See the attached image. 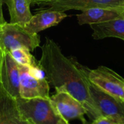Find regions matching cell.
Listing matches in <instances>:
<instances>
[{"mask_svg": "<svg viewBox=\"0 0 124 124\" xmlns=\"http://www.w3.org/2000/svg\"><path fill=\"white\" fill-rule=\"evenodd\" d=\"M4 3V0H0V25L5 23L6 20H4L3 15V4Z\"/></svg>", "mask_w": 124, "mask_h": 124, "instance_id": "17", "label": "cell"}, {"mask_svg": "<svg viewBox=\"0 0 124 124\" xmlns=\"http://www.w3.org/2000/svg\"><path fill=\"white\" fill-rule=\"evenodd\" d=\"M41 52L39 65L55 90L67 92L78 100L92 121L102 116L90 94L86 69L64 55L57 44L49 38L41 46Z\"/></svg>", "mask_w": 124, "mask_h": 124, "instance_id": "1", "label": "cell"}, {"mask_svg": "<svg viewBox=\"0 0 124 124\" xmlns=\"http://www.w3.org/2000/svg\"><path fill=\"white\" fill-rule=\"evenodd\" d=\"M19 65L20 97L24 99L50 98L49 83L39 65L26 67Z\"/></svg>", "mask_w": 124, "mask_h": 124, "instance_id": "3", "label": "cell"}, {"mask_svg": "<svg viewBox=\"0 0 124 124\" xmlns=\"http://www.w3.org/2000/svg\"><path fill=\"white\" fill-rule=\"evenodd\" d=\"M67 17L68 15L64 12L46 9L33 15L23 27L31 33H38L44 29L58 25Z\"/></svg>", "mask_w": 124, "mask_h": 124, "instance_id": "12", "label": "cell"}, {"mask_svg": "<svg viewBox=\"0 0 124 124\" xmlns=\"http://www.w3.org/2000/svg\"><path fill=\"white\" fill-rule=\"evenodd\" d=\"M38 33H31L23 25L5 23L0 25V49L10 52L18 48H27L31 52L40 46Z\"/></svg>", "mask_w": 124, "mask_h": 124, "instance_id": "4", "label": "cell"}, {"mask_svg": "<svg viewBox=\"0 0 124 124\" xmlns=\"http://www.w3.org/2000/svg\"><path fill=\"white\" fill-rule=\"evenodd\" d=\"M124 16V7H97L88 9L76 15L79 25L102 23Z\"/></svg>", "mask_w": 124, "mask_h": 124, "instance_id": "11", "label": "cell"}, {"mask_svg": "<svg viewBox=\"0 0 124 124\" xmlns=\"http://www.w3.org/2000/svg\"><path fill=\"white\" fill-rule=\"evenodd\" d=\"M88 124H89V123H88Z\"/></svg>", "mask_w": 124, "mask_h": 124, "instance_id": "20", "label": "cell"}, {"mask_svg": "<svg viewBox=\"0 0 124 124\" xmlns=\"http://www.w3.org/2000/svg\"><path fill=\"white\" fill-rule=\"evenodd\" d=\"M50 99L57 112L65 121L70 122L73 120H80L82 124L86 121L84 118L86 115L85 108L68 92L56 91Z\"/></svg>", "mask_w": 124, "mask_h": 124, "instance_id": "7", "label": "cell"}, {"mask_svg": "<svg viewBox=\"0 0 124 124\" xmlns=\"http://www.w3.org/2000/svg\"><path fill=\"white\" fill-rule=\"evenodd\" d=\"M90 94L102 116L124 124V101L113 97L90 83Z\"/></svg>", "mask_w": 124, "mask_h": 124, "instance_id": "6", "label": "cell"}, {"mask_svg": "<svg viewBox=\"0 0 124 124\" xmlns=\"http://www.w3.org/2000/svg\"><path fill=\"white\" fill-rule=\"evenodd\" d=\"M94 39L118 38L124 41V16L108 22L90 25Z\"/></svg>", "mask_w": 124, "mask_h": 124, "instance_id": "13", "label": "cell"}, {"mask_svg": "<svg viewBox=\"0 0 124 124\" xmlns=\"http://www.w3.org/2000/svg\"><path fill=\"white\" fill-rule=\"evenodd\" d=\"M10 17V23L24 26L33 17L29 0H4Z\"/></svg>", "mask_w": 124, "mask_h": 124, "instance_id": "14", "label": "cell"}, {"mask_svg": "<svg viewBox=\"0 0 124 124\" xmlns=\"http://www.w3.org/2000/svg\"><path fill=\"white\" fill-rule=\"evenodd\" d=\"M31 1V3H33V4H44L50 1H53L55 0H29Z\"/></svg>", "mask_w": 124, "mask_h": 124, "instance_id": "18", "label": "cell"}, {"mask_svg": "<svg viewBox=\"0 0 124 124\" xmlns=\"http://www.w3.org/2000/svg\"><path fill=\"white\" fill-rule=\"evenodd\" d=\"M70 124L69 123V124ZM83 124H88V122H87V121H86V122H84V123H83Z\"/></svg>", "mask_w": 124, "mask_h": 124, "instance_id": "19", "label": "cell"}, {"mask_svg": "<svg viewBox=\"0 0 124 124\" xmlns=\"http://www.w3.org/2000/svg\"><path fill=\"white\" fill-rule=\"evenodd\" d=\"M91 84L102 91L124 101V78L113 70L100 66L95 69H86Z\"/></svg>", "mask_w": 124, "mask_h": 124, "instance_id": "5", "label": "cell"}, {"mask_svg": "<svg viewBox=\"0 0 124 124\" xmlns=\"http://www.w3.org/2000/svg\"><path fill=\"white\" fill-rule=\"evenodd\" d=\"M18 108L23 118L31 124H68L57 112L51 99H17Z\"/></svg>", "mask_w": 124, "mask_h": 124, "instance_id": "2", "label": "cell"}, {"mask_svg": "<svg viewBox=\"0 0 124 124\" xmlns=\"http://www.w3.org/2000/svg\"><path fill=\"white\" fill-rule=\"evenodd\" d=\"M0 81L12 96L20 97L19 65L10 52L4 49H0Z\"/></svg>", "mask_w": 124, "mask_h": 124, "instance_id": "8", "label": "cell"}, {"mask_svg": "<svg viewBox=\"0 0 124 124\" xmlns=\"http://www.w3.org/2000/svg\"><path fill=\"white\" fill-rule=\"evenodd\" d=\"M49 10L65 12L70 9L84 11L97 7H124V0H55L42 4Z\"/></svg>", "mask_w": 124, "mask_h": 124, "instance_id": "9", "label": "cell"}, {"mask_svg": "<svg viewBox=\"0 0 124 124\" xmlns=\"http://www.w3.org/2000/svg\"><path fill=\"white\" fill-rule=\"evenodd\" d=\"M10 54L14 60L20 65L32 67L39 65L34 57L31 54V51L27 48H18L11 50Z\"/></svg>", "mask_w": 124, "mask_h": 124, "instance_id": "15", "label": "cell"}, {"mask_svg": "<svg viewBox=\"0 0 124 124\" xmlns=\"http://www.w3.org/2000/svg\"><path fill=\"white\" fill-rule=\"evenodd\" d=\"M0 124H31L20 112L17 98L12 96L0 81Z\"/></svg>", "mask_w": 124, "mask_h": 124, "instance_id": "10", "label": "cell"}, {"mask_svg": "<svg viewBox=\"0 0 124 124\" xmlns=\"http://www.w3.org/2000/svg\"><path fill=\"white\" fill-rule=\"evenodd\" d=\"M90 124H120L118 123H117L116 121L110 119V118H106V117H104V116H100L99 118H97V119L94 120L92 121V123Z\"/></svg>", "mask_w": 124, "mask_h": 124, "instance_id": "16", "label": "cell"}]
</instances>
